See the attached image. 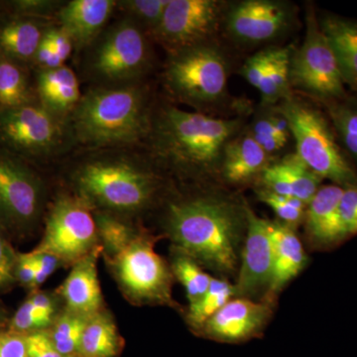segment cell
Instances as JSON below:
<instances>
[{
  "label": "cell",
  "mask_w": 357,
  "mask_h": 357,
  "mask_svg": "<svg viewBox=\"0 0 357 357\" xmlns=\"http://www.w3.org/2000/svg\"><path fill=\"white\" fill-rule=\"evenodd\" d=\"M64 2L54 1V0H15L9 2L16 16L41 20V18L57 16L59 10Z\"/></svg>",
  "instance_id": "40"
},
{
  "label": "cell",
  "mask_w": 357,
  "mask_h": 357,
  "mask_svg": "<svg viewBox=\"0 0 357 357\" xmlns=\"http://www.w3.org/2000/svg\"><path fill=\"white\" fill-rule=\"evenodd\" d=\"M34 102L27 77L18 63L0 56V109Z\"/></svg>",
  "instance_id": "31"
},
{
  "label": "cell",
  "mask_w": 357,
  "mask_h": 357,
  "mask_svg": "<svg viewBox=\"0 0 357 357\" xmlns=\"http://www.w3.org/2000/svg\"><path fill=\"white\" fill-rule=\"evenodd\" d=\"M297 17L293 3L281 0H243L227 4L222 28L237 45L255 47L280 39Z\"/></svg>",
  "instance_id": "12"
},
{
  "label": "cell",
  "mask_w": 357,
  "mask_h": 357,
  "mask_svg": "<svg viewBox=\"0 0 357 357\" xmlns=\"http://www.w3.org/2000/svg\"><path fill=\"white\" fill-rule=\"evenodd\" d=\"M275 107L287 119L295 153L312 172L344 189L357 187V171L321 110L294 95Z\"/></svg>",
  "instance_id": "6"
},
{
  "label": "cell",
  "mask_w": 357,
  "mask_h": 357,
  "mask_svg": "<svg viewBox=\"0 0 357 357\" xmlns=\"http://www.w3.org/2000/svg\"><path fill=\"white\" fill-rule=\"evenodd\" d=\"M27 301L39 311L49 312L52 314L55 312V302L48 294L37 292L30 296Z\"/></svg>",
  "instance_id": "48"
},
{
  "label": "cell",
  "mask_w": 357,
  "mask_h": 357,
  "mask_svg": "<svg viewBox=\"0 0 357 357\" xmlns=\"http://www.w3.org/2000/svg\"><path fill=\"white\" fill-rule=\"evenodd\" d=\"M116 7L114 0H72L59 10L58 26L82 50L100 37Z\"/></svg>",
  "instance_id": "18"
},
{
  "label": "cell",
  "mask_w": 357,
  "mask_h": 357,
  "mask_svg": "<svg viewBox=\"0 0 357 357\" xmlns=\"http://www.w3.org/2000/svg\"><path fill=\"white\" fill-rule=\"evenodd\" d=\"M244 129L241 117L220 119L164 105L153 112L147 137L150 156L160 166L185 176H220L227 143Z\"/></svg>",
  "instance_id": "2"
},
{
  "label": "cell",
  "mask_w": 357,
  "mask_h": 357,
  "mask_svg": "<svg viewBox=\"0 0 357 357\" xmlns=\"http://www.w3.org/2000/svg\"><path fill=\"white\" fill-rule=\"evenodd\" d=\"M272 264L271 222L248 206V227L234 284V298L261 300L271 280Z\"/></svg>",
  "instance_id": "15"
},
{
  "label": "cell",
  "mask_w": 357,
  "mask_h": 357,
  "mask_svg": "<svg viewBox=\"0 0 357 357\" xmlns=\"http://www.w3.org/2000/svg\"><path fill=\"white\" fill-rule=\"evenodd\" d=\"M77 196L91 208L110 213H134L146 208L158 190V178L153 171L131 155H95L74 175Z\"/></svg>",
  "instance_id": "4"
},
{
  "label": "cell",
  "mask_w": 357,
  "mask_h": 357,
  "mask_svg": "<svg viewBox=\"0 0 357 357\" xmlns=\"http://www.w3.org/2000/svg\"><path fill=\"white\" fill-rule=\"evenodd\" d=\"M67 357H81V356H77H77H67Z\"/></svg>",
  "instance_id": "49"
},
{
  "label": "cell",
  "mask_w": 357,
  "mask_h": 357,
  "mask_svg": "<svg viewBox=\"0 0 357 357\" xmlns=\"http://www.w3.org/2000/svg\"><path fill=\"white\" fill-rule=\"evenodd\" d=\"M248 206L223 194L177 199L167 210V229L177 250L227 279L238 269Z\"/></svg>",
  "instance_id": "1"
},
{
  "label": "cell",
  "mask_w": 357,
  "mask_h": 357,
  "mask_svg": "<svg viewBox=\"0 0 357 357\" xmlns=\"http://www.w3.org/2000/svg\"><path fill=\"white\" fill-rule=\"evenodd\" d=\"M95 218L98 238L102 241V251L107 255V260L121 255L137 236V232L130 225L112 213L98 211L95 213Z\"/></svg>",
  "instance_id": "33"
},
{
  "label": "cell",
  "mask_w": 357,
  "mask_h": 357,
  "mask_svg": "<svg viewBox=\"0 0 357 357\" xmlns=\"http://www.w3.org/2000/svg\"><path fill=\"white\" fill-rule=\"evenodd\" d=\"M44 37L48 40L52 48L65 64L75 49L74 44L67 33L63 31L59 26H54V27L46 28Z\"/></svg>",
  "instance_id": "43"
},
{
  "label": "cell",
  "mask_w": 357,
  "mask_h": 357,
  "mask_svg": "<svg viewBox=\"0 0 357 357\" xmlns=\"http://www.w3.org/2000/svg\"><path fill=\"white\" fill-rule=\"evenodd\" d=\"M35 276H36V265L33 256L30 253L18 255L16 280L20 281L26 287L33 288Z\"/></svg>",
  "instance_id": "47"
},
{
  "label": "cell",
  "mask_w": 357,
  "mask_h": 357,
  "mask_svg": "<svg viewBox=\"0 0 357 357\" xmlns=\"http://www.w3.org/2000/svg\"><path fill=\"white\" fill-rule=\"evenodd\" d=\"M26 357H65L52 342L49 333L39 331L25 335Z\"/></svg>",
  "instance_id": "42"
},
{
  "label": "cell",
  "mask_w": 357,
  "mask_h": 357,
  "mask_svg": "<svg viewBox=\"0 0 357 357\" xmlns=\"http://www.w3.org/2000/svg\"><path fill=\"white\" fill-rule=\"evenodd\" d=\"M29 253L34 258L35 265H36V276H35L33 288L39 287L63 263L56 256L48 255V253H38V255Z\"/></svg>",
  "instance_id": "45"
},
{
  "label": "cell",
  "mask_w": 357,
  "mask_h": 357,
  "mask_svg": "<svg viewBox=\"0 0 357 357\" xmlns=\"http://www.w3.org/2000/svg\"><path fill=\"white\" fill-rule=\"evenodd\" d=\"M53 317L52 312L35 309L26 300L11 319V331L22 335L44 331V328L51 325Z\"/></svg>",
  "instance_id": "37"
},
{
  "label": "cell",
  "mask_w": 357,
  "mask_h": 357,
  "mask_svg": "<svg viewBox=\"0 0 357 357\" xmlns=\"http://www.w3.org/2000/svg\"><path fill=\"white\" fill-rule=\"evenodd\" d=\"M18 255L0 230V290L8 288L16 281Z\"/></svg>",
  "instance_id": "41"
},
{
  "label": "cell",
  "mask_w": 357,
  "mask_h": 357,
  "mask_svg": "<svg viewBox=\"0 0 357 357\" xmlns=\"http://www.w3.org/2000/svg\"><path fill=\"white\" fill-rule=\"evenodd\" d=\"M37 93L39 102L45 109L69 121L83 96L77 75L66 65L56 69L40 70Z\"/></svg>",
  "instance_id": "23"
},
{
  "label": "cell",
  "mask_w": 357,
  "mask_h": 357,
  "mask_svg": "<svg viewBox=\"0 0 357 357\" xmlns=\"http://www.w3.org/2000/svg\"><path fill=\"white\" fill-rule=\"evenodd\" d=\"M276 305L263 300L232 298L197 332L220 344H239L261 338Z\"/></svg>",
  "instance_id": "16"
},
{
  "label": "cell",
  "mask_w": 357,
  "mask_h": 357,
  "mask_svg": "<svg viewBox=\"0 0 357 357\" xmlns=\"http://www.w3.org/2000/svg\"><path fill=\"white\" fill-rule=\"evenodd\" d=\"M277 48L278 46L266 47L253 54L244 62L241 69V77L253 88L259 89L261 86L263 79L273 62Z\"/></svg>",
  "instance_id": "38"
},
{
  "label": "cell",
  "mask_w": 357,
  "mask_h": 357,
  "mask_svg": "<svg viewBox=\"0 0 357 357\" xmlns=\"http://www.w3.org/2000/svg\"><path fill=\"white\" fill-rule=\"evenodd\" d=\"M34 61L41 70L56 69L65 65L52 48L48 40L45 38L44 35L35 55Z\"/></svg>",
  "instance_id": "46"
},
{
  "label": "cell",
  "mask_w": 357,
  "mask_h": 357,
  "mask_svg": "<svg viewBox=\"0 0 357 357\" xmlns=\"http://www.w3.org/2000/svg\"><path fill=\"white\" fill-rule=\"evenodd\" d=\"M229 65L215 42L169 53L163 84L177 102L210 114L227 98Z\"/></svg>",
  "instance_id": "5"
},
{
  "label": "cell",
  "mask_w": 357,
  "mask_h": 357,
  "mask_svg": "<svg viewBox=\"0 0 357 357\" xmlns=\"http://www.w3.org/2000/svg\"><path fill=\"white\" fill-rule=\"evenodd\" d=\"M256 115L248 132L269 156L278 154L292 138L287 119L276 107Z\"/></svg>",
  "instance_id": "28"
},
{
  "label": "cell",
  "mask_w": 357,
  "mask_h": 357,
  "mask_svg": "<svg viewBox=\"0 0 357 357\" xmlns=\"http://www.w3.org/2000/svg\"><path fill=\"white\" fill-rule=\"evenodd\" d=\"M122 347V340L114 319L107 312L89 317L84 328L79 354L81 357H115Z\"/></svg>",
  "instance_id": "26"
},
{
  "label": "cell",
  "mask_w": 357,
  "mask_h": 357,
  "mask_svg": "<svg viewBox=\"0 0 357 357\" xmlns=\"http://www.w3.org/2000/svg\"><path fill=\"white\" fill-rule=\"evenodd\" d=\"M151 236L137 234L121 255L109 259L119 287L126 297L140 304L176 307L171 265L155 251Z\"/></svg>",
  "instance_id": "9"
},
{
  "label": "cell",
  "mask_w": 357,
  "mask_h": 357,
  "mask_svg": "<svg viewBox=\"0 0 357 357\" xmlns=\"http://www.w3.org/2000/svg\"><path fill=\"white\" fill-rule=\"evenodd\" d=\"M268 191L300 199L307 204L314 198L323 178L312 172L296 153L271 162L258 178Z\"/></svg>",
  "instance_id": "20"
},
{
  "label": "cell",
  "mask_w": 357,
  "mask_h": 357,
  "mask_svg": "<svg viewBox=\"0 0 357 357\" xmlns=\"http://www.w3.org/2000/svg\"><path fill=\"white\" fill-rule=\"evenodd\" d=\"M273 264L271 280L261 300L276 305L282 291L306 268L309 257L296 229L271 222Z\"/></svg>",
  "instance_id": "19"
},
{
  "label": "cell",
  "mask_w": 357,
  "mask_h": 357,
  "mask_svg": "<svg viewBox=\"0 0 357 357\" xmlns=\"http://www.w3.org/2000/svg\"><path fill=\"white\" fill-rule=\"evenodd\" d=\"M46 28L37 20L16 17L0 24V52L13 62L34 61Z\"/></svg>",
  "instance_id": "25"
},
{
  "label": "cell",
  "mask_w": 357,
  "mask_h": 357,
  "mask_svg": "<svg viewBox=\"0 0 357 357\" xmlns=\"http://www.w3.org/2000/svg\"><path fill=\"white\" fill-rule=\"evenodd\" d=\"M273 162L248 132V128L227 143L223 152L220 178L230 185H244L258 180Z\"/></svg>",
  "instance_id": "22"
},
{
  "label": "cell",
  "mask_w": 357,
  "mask_h": 357,
  "mask_svg": "<svg viewBox=\"0 0 357 357\" xmlns=\"http://www.w3.org/2000/svg\"><path fill=\"white\" fill-rule=\"evenodd\" d=\"M93 208L79 196H61L52 206L43 238L31 251L48 253L74 265L98 245V227Z\"/></svg>",
  "instance_id": "11"
},
{
  "label": "cell",
  "mask_w": 357,
  "mask_h": 357,
  "mask_svg": "<svg viewBox=\"0 0 357 357\" xmlns=\"http://www.w3.org/2000/svg\"><path fill=\"white\" fill-rule=\"evenodd\" d=\"M328 119L345 156L357 166V98L347 96L342 100L324 103ZM357 171V170H356Z\"/></svg>",
  "instance_id": "27"
},
{
  "label": "cell",
  "mask_w": 357,
  "mask_h": 357,
  "mask_svg": "<svg viewBox=\"0 0 357 357\" xmlns=\"http://www.w3.org/2000/svg\"><path fill=\"white\" fill-rule=\"evenodd\" d=\"M225 7L220 0H170L154 38L169 53L215 42Z\"/></svg>",
  "instance_id": "13"
},
{
  "label": "cell",
  "mask_w": 357,
  "mask_h": 357,
  "mask_svg": "<svg viewBox=\"0 0 357 357\" xmlns=\"http://www.w3.org/2000/svg\"><path fill=\"white\" fill-rule=\"evenodd\" d=\"M171 269L174 277L184 287L189 305L201 299L210 287L213 276L204 271L203 266L192 259L191 256L177 249L173 256Z\"/></svg>",
  "instance_id": "32"
},
{
  "label": "cell",
  "mask_w": 357,
  "mask_h": 357,
  "mask_svg": "<svg viewBox=\"0 0 357 357\" xmlns=\"http://www.w3.org/2000/svg\"><path fill=\"white\" fill-rule=\"evenodd\" d=\"M0 357H26L25 335L11 330L0 332Z\"/></svg>",
  "instance_id": "44"
},
{
  "label": "cell",
  "mask_w": 357,
  "mask_h": 357,
  "mask_svg": "<svg viewBox=\"0 0 357 357\" xmlns=\"http://www.w3.org/2000/svg\"><path fill=\"white\" fill-rule=\"evenodd\" d=\"M2 4H1V2H0V7H1Z\"/></svg>",
  "instance_id": "50"
},
{
  "label": "cell",
  "mask_w": 357,
  "mask_h": 357,
  "mask_svg": "<svg viewBox=\"0 0 357 357\" xmlns=\"http://www.w3.org/2000/svg\"><path fill=\"white\" fill-rule=\"evenodd\" d=\"M73 139L70 121L32 102L0 109V148L20 158L47 159Z\"/></svg>",
  "instance_id": "8"
},
{
  "label": "cell",
  "mask_w": 357,
  "mask_h": 357,
  "mask_svg": "<svg viewBox=\"0 0 357 357\" xmlns=\"http://www.w3.org/2000/svg\"><path fill=\"white\" fill-rule=\"evenodd\" d=\"M147 36L137 23L128 17L100 35L91 45L88 60L89 72L100 86L141 82L152 65Z\"/></svg>",
  "instance_id": "7"
},
{
  "label": "cell",
  "mask_w": 357,
  "mask_h": 357,
  "mask_svg": "<svg viewBox=\"0 0 357 357\" xmlns=\"http://www.w3.org/2000/svg\"><path fill=\"white\" fill-rule=\"evenodd\" d=\"M319 24L335 54L345 86L357 93V21L324 14Z\"/></svg>",
  "instance_id": "24"
},
{
  "label": "cell",
  "mask_w": 357,
  "mask_h": 357,
  "mask_svg": "<svg viewBox=\"0 0 357 357\" xmlns=\"http://www.w3.org/2000/svg\"><path fill=\"white\" fill-rule=\"evenodd\" d=\"M344 188L323 185L307 206L303 225L307 243L314 250H331L342 243L338 223V208Z\"/></svg>",
  "instance_id": "17"
},
{
  "label": "cell",
  "mask_w": 357,
  "mask_h": 357,
  "mask_svg": "<svg viewBox=\"0 0 357 357\" xmlns=\"http://www.w3.org/2000/svg\"><path fill=\"white\" fill-rule=\"evenodd\" d=\"M291 88L328 102L347 96L342 72L321 32L319 18L312 6L306 13V34L300 48L294 49L290 64Z\"/></svg>",
  "instance_id": "10"
},
{
  "label": "cell",
  "mask_w": 357,
  "mask_h": 357,
  "mask_svg": "<svg viewBox=\"0 0 357 357\" xmlns=\"http://www.w3.org/2000/svg\"><path fill=\"white\" fill-rule=\"evenodd\" d=\"M293 47H278L276 55L258 91L262 107H275L293 95L290 81Z\"/></svg>",
  "instance_id": "29"
},
{
  "label": "cell",
  "mask_w": 357,
  "mask_h": 357,
  "mask_svg": "<svg viewBox=\"0 0 357 357\" xmlns=\"http://www.w3.org/2000/svg\"><path fill=\"white\" fill-rule=\"evenodd\" d=\"M170 0H121L117 7L126 13V17L133 20L147 33L154 37L158 31L167 6Z\"/></svg>",
  "instance_id": "35"
},
{
  "label": "cell",
  "mask_w": 357,
  "mask_h": 357,
  "mask_svg": "<svg viewBox=\"0 0 357 357\" xmlns=\"http://www.w3.org/2000/svg\"><path fill=\"white\" fill-rule=\"evenodd\" d=\"M44 203V185L22 158L0 148V223L24 230L38 220Z\"/></svg>",
  "instance_id": "14"
},
{
  "label": "cell",
  "mask_w": 357,
  "mask_h": 357,
  "mask_svg": "<svg viewBox=\"0 0 357 357\" xmlns=\"http://www.w3.org/2000/svg\"><path fill=\"white\" fill-rule=\"evenodd\" d=\"M89 319V317L67 310L56 319L49 335L63 356H77L79 354L82 337Z\"/></svg>",
  "instance_id": "34"
},
{
  "label": "cell",
  "mask_w": 357,
  "mask_h": 357,
  "mask_svg": "<svg viewBox=\"0 0 357 357\" xmlns=\"http://www.w3.org/2000/svg\"><path fill=\"white\" fill-rule=\"evenodd\" d=\"M234 298V284L222 277H213L210 287L201 299L189 305L185 321L197 333L229 301Z\"/></svg>",
  "instance_id": "30"
},
{
  "label": "cell",
  "mask_w": 357,
  "mask_h": 357,
  "mask_svg": "<svg viewBox=\"0 0 357 357\" xmlns=\"http://www.w3.org/2000/svg\"><path fill=\"white\" fill-rule=\"evenodd\" d=\"M338 223L342 243L357 236V187L344 189L338 208Z\"/></svg>",
  "instance_id": "39"
},
{
  "label": "cell",
  "mask_w": 357,
  "mask_h": 357,
  "mask_svg": "<svg viewBox=\"0 0 357 357\" xmlns=\"http://www.w3.org/2000/svg\"><path fill=\"white\" fill-rule=\"evenodd\" d=\"M256 195L260 202L273 211L279 222L294 229H297V227L304 222L307 206L304 202L275 194L261 187L256 191Z\"/></svg>",
  "instance_id": "36"
},
{
  "label": "cell",
  "mask_w": 357,
  "mask_h": 357,
  "mask_svg": "<svg viewBox=\"0 0 357 357\" xmlns=\"http://www.w3.org/2000/svg\"><path fill=\"white\" fill-rule=\"evenodd\" d=\"M153 112L141 82L98 86L82 96L70 117L73 139L91 149L128 146L146 140Z\"/></svg>",
  "instance_id": "3"
},
{
  "label": "cell",
  "mask_w": 357,
  "mask_h": 357,
  "mask_svg": "<svg viewBox=\"0 0 357 357\" xmlns=\"http://www.w3.org/2000/svg\"><path fill=\"white\" fill-rule=\"evenodd\" d=\"M102 250L96 246L73 265L61 287V295L69 311L86 317L102 311L103 299L98 274V255Z\"/></svg>",
  "instance_id": "21"
}]
</instances>
